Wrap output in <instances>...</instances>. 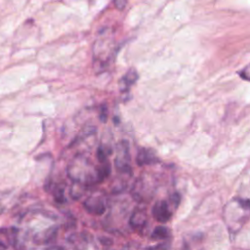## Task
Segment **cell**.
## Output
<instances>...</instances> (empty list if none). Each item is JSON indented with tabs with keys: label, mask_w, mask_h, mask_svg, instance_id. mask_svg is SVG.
<instances>
[{
	"label": "cell",
	"mask_w": 250,
	"mask_h": 250,
	"mask_svg": "<svg viewBox=\"0 0 250 250\" xmlns=\"http://www.w3.org/2000/svg\"><path fill=\"white\" fill-rule=\"evenodd\" d=\"M84 208L93 215H102L106 208L105 199L102 195H90L83 203Z\"/></svg>",
	"instance_id": "cell-5"
},
{
	"label": "cell",
	"mask_w": 250,
	"mask_h": 250,
	"mask_svg": "<svg viewBox=\"0 0 250 250\" xmlns=\"http://www.w3.org/2000/svg\"><path fill=\"white\" fill-rule=\"evenodd\" d=\"M4 210H5V207L3 206L2 201L0 200V214H1V213H3V212H4Z\"/></svg>",
	"instance_id": "cell-19"
},
{
	"label": "cell",
	"mask_w": 250,
	"mask_h": 250,
	"mask_svg": "<svg viewBox=\"0 0 250 250\" xmlns=\"http://www.w3.org/2000/svg\"><path fill=\"white\" fill-rule=\"evenodd\" d=\"M228 227L235 231L240 229L250 217V199L238 197L228 203L224 211Z\"/></svg>",
	"instance_id": "cell-2"
},
{
	"label": "cell",
	"mask_w": 250,
	"mask_h": 250,
	"mask_svg": "<svg viewBox=\"0 0 250 250\" xmlns=\"http://www.w3.org/2000/svg\"><path fill=\"white\" fill-rule=\"evenodd\" d=\"M101 164L99 166H97L98 169V175H99V180L100 183L103 182L104 179H106L110 172H111V166L109 164L108 161H104V162H100Z\"/></svg>",
	"instance_id": "cell-11"
},
{
	"label": "cell",
	"mask_w": 250,
	"mask_h": 250,
	"mask_svg": "<svg viewBox=\"0 0 250 250\" xmlns=\"http://www.w3.org/2000/svg\"><path fill=\"white\" fill-rule=\"evenodd\" d=\"M147 222V217L143 209H136L130 218V225L134 229H141L146 226Z\"/></svg>",
	"instance_id": "cell-9"
},
{
	"label": "cell",
	"mask_w": 250,
	"mask_h": 250,
	"mask_svg": "<svg viewBox=\"0 0 250 250\" xmlns=\"http://www.w3.org/2000/svg\"><path fill=\"white\" fill-rule=\"evenodd\" d=\"M87 188H88L87 185H84V184L78 183V182H74L73 185L70 188L71 197L74 198V199H79L84 194Z\"/></svg>",
	"instance_id": "cell-10"
},
{
	"label": "cell",
	"mask_w": 250,
	"mask_h": 250,
	"mask_svg": "<svg viewBox=\"0 0 250 250\" xmlns=\"http://www.w3.org/2000/svg\"><path fill=\"white\" fill-rule=\"evenodd\" d=\"M249 190H250V187H249ZM247 198H249V199H250V196H249V197H247Z\"/></svg>",
	"instance_id": "cell-21"
},
{
	"label": "cell",
	"mask_w": 250,
	"mask_h": 250,
	"mask_svg": "<svg viewBox=\"0 0 250 250\" xmlns=\"http://www.w3.org/2000/svg\"><path fill=\"white\" fill-rule=\"evenodd\" d=\"M99 117L102 122H105L107 119V107L105 104H102L100 107V113Z\"/></svg>",
	"instance_id": "cell-15"
},
{
	"label": "cell",
	"mask_w": 250,
	"mask_h": 250,
	"mask_svg": "<svg viewBox=\"0 0 250 250\" xmlns=\"http://www.w3.org/2000/svg\"><path fill=\"white\" fill-rule=\"evenodd\" d=\"M138 80V73L134 68L129 69L119 80V90L121 93L129 92L132 85Z\"/></svg>",
	"instance_id": "cell-7"
},
{
	"label": "cell",
	"mask_w": 250,
	"mask_h": 250,
	"mask_svg": "<svg viewBox=\"0 0 250 250\" xmlns=\"http://www.w3.org/2000/svg\"><path fill=\"white\" fill-rule=\"evenodd\" d=\"M126 2H127V0H113V3L115 5V7L117 9H119V10H121V9H123L125 7Z\"/></svg>",
	"instance_id": "cell-17"
},
{
	"label": "cell",
	"mask_w": 250,
	"mask_h": 250,
	"mask_svg": "<svg viewBox=\"0 0 250 250\" xmlns=\"http://www.w3.org/2000/svg\"><path fill=\"white\" fill-rule=\"evenodd\" d=\"M152 216L160 223L168 222L172 217V211L168 202L165 200L157 201L152 207Z\"/></svg>",
	"instance_id": "cell-6"
},
{
	"label": "cell",
	"mask_w": 250,
	"mask_h": 250,
	"mask_svg": "<svg viewBox=\"0 0 250 250\" xmlns=\"http://www.w3.org/2000/svg\"><path fill=\"white\" fill-rule=\"evenodd\" d=\"M169 235H170V231L166 227L158 226L153 229V231L151 233V238L159 240V239H165Z\"/></svg>",
	"instance_id": "cell-12"
},
{
	"label": "cell",
	"mask_w": 250,
	"mask_h": 250,
	"mask_svg": "<svg viewBox=\"0 0 250 250\" xmlns=\"http://www.w3.org/2000/svg\"><path fill=\"white\" fill-rule=\"evenodd\" d=\"M54 197L58 203H63L65 201L64 190L62 187H57L54 190Z\"/></svg>",
	"instance_id": "cell-14"
},
{
	"label": "cell",
	"mask_w": 250,
	"mask_h": 250,
	"mask_svg": "<svg viewBox=\"0 0 250 250\" xmlns=\"http://www.w3.org/2000/svg\"><path fill=\"white\" fill-rule=\"evenodd\" d=\"M116 170L121 174H131V158L129 145L126 141H121L116 146V156L114 159Z\"/></svg>",
	"instance_id": "cell-4"
},
{
	"label": "cell",
	"mask_w": 250,
	"mask_h": 250,
	"mask_svg": "<svg viewBox=\"0 0 250 250\" xmlns=\"http://www.w3.org/2000/svg\"><path fill=\"white\" fill-rule=\"evenodd\" d=\"M101 243L104 245H111L112 244V240L108 239V238H101Z\"/></svg>",
	"instance_id": "cell-18"
},
{
	"label": "cell",
	"mask_w": 250,
	"mask_h": 250,
	"mask_svg": "<svg viewBox=\"0 0 250 250\" xmlns=\"http://www.w3.org/2000/svg\"><path fill=\"white\" fill-rule=\"evenodd\" d=\"M0 247L1 248H7V246L5 244H0Z\"/></svg>",
	"instance_id": "cell-20"
},
{
	"label": "cell",
	"mask_w": 250,
	"mask_h": 250,
	"mask_svg": "<svg viewBox=\"0 0 250 250\" xmlns=\"http://www.w3.org/2000/svg\"><path fill=\"white\" fill-rule=\"evenodd\" d=\"M67 175L73 182L82 183L88 187L100 183L97 166L84 155H75L67 166Z\"/></svg>",
	"instance_id": "cell-1"
},
{
	"label": "cell",
	"mask_w": 250,
	"mask_h": 250,
	"mask_svg": "<svg viewBox=\"0 0 250 250\" xmlns=\"http://www.w3.org/2000/svg\"><path fill=\"white\" fill-rule=\"evenodd\" d=\"M240 75L247 80H250V64H248L245 68L242 69V71L240 72Z\"/></svg>",
	"instance_id": "cell-16"
},
{
	"label": "cell",
	"mask_w": 250,
	"mask_h": 250,
	"mask_svg": "<svg viewBox=\"0 0 250 250\" xmlns=\"http://www.w3.org/2000/svg\"><path fill=\"white\" fill-rule=\"evenodd\" d=\"M113 51V40L112 36L107 31L100 34L94 44V61L98 64L97 69L100 67L104 68L108 63V59Z\"/></svg>",
	"instance_id": "cell-3"
},
{
	"label": "cell",
	"mask_w": 250,
	"mask_h": 250,
	"mask_svg": "<svg viewBox=\"0 0 250 250\" xmlns=\"http://www.w3.org/2000/svg\"><path fill=\"white\" fill-rule=\"evenodd\" d=\"M158 161L155 153L153 150L149 148H140L137 156H136V162L138 165H150L153 163H156Z\"/></svg>",
	"instance_id": "cell-8"
},
{
	"label": "cell",
	"mask_w": 250,
	"mask_h": 250,
	"mask_svg": "<svg viewBox=\"0 0 250 250\" xmlns=\"http://www.w3.org/2000/svg\"><path fill=\"white\" fill-rule=\"evenodd\" d=\"M111 153V148L106 146H100L97 149V158L100 162L107 161L108 155Z\"/></svg>",
	"instance_id": "cell-13"
}]
</instances>
